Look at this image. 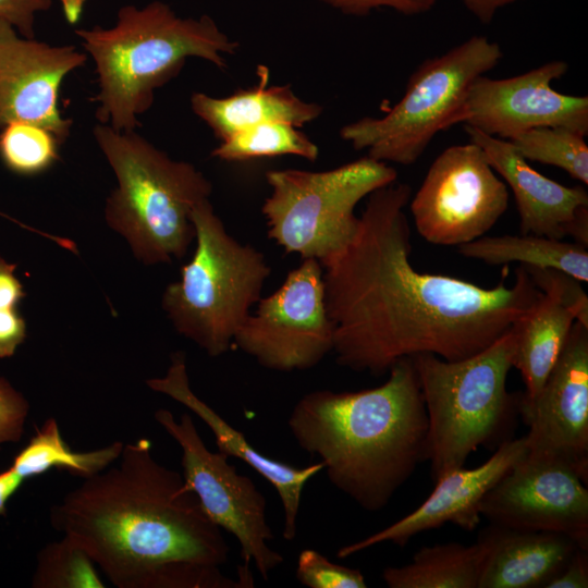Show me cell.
Here are the masks:
<instances>
[{
    "label": "cell",
    "instance_id": "obj_19",
    "mask_svg": "<svg viewBox=\"0 0 588 588\" xmlns=\"http://www.w3.org/2000/svg\"><path fill=\"white\" fill-rule=\"evenodd\" d=\"M522 266V265H520ZM542 292L535 307L513 324L518 369L526 390L524 402L540 392L555 364L575 321L588 327V296L580 281L550 268L523 266Z\"/></svg>",
    "mask_w": 588,
    "mask_h": 588
},
{
    "label": "cell",
    "instance_id": "obj_1",
    "mask_svg": "<svg viewBox=\"0 0 588 588\" xmlns=\"http://www.w3.org/2000/svg\"><path fill=\"white\" fill-rule=\"evenodd\" d=\"M412 188L391 183L367 197L352 241L322 265L335 362L380 377L400 359L432 354L455 362L489 347L537 304L541 291L519 266L507 286L486 289L411 262L404 208Z\"/></svg>",
    "mask_w": 588,
    "mask_h": 588
},
{
    "label": "cell",
    "instance_id": "obj_7",
    "mask_svg": "<svg viewBox=\"0 0 588 588\" xmlns=\"http://www.w3.org/2000/svg\"><path fill=\"white\" fill-rule=\"evenodd\" d=\"M191 220L196 248L180 280L167 286L162 307L179 333L218 357L261 298L271 268L260 250L229 234L209 199L193 208Z\"/></svg>",
    "mask_w": 588,
    "mask_h": 588
},
{
    "label": "cell",
    "instance_id": "obj_18",
    "mask_svg": "<svg viewBox=\"0 0 588 588\" xmlns=\"http://www.w3.org/2000/svg\"><path fill=\"white\" fill-rule=\"evenodd\" d=\"M491 168L511 187L519 213L522 234L563 240L588 246V193L581 185H562L532 169L505 139L465 125Z\"/></svg>",
    "mask_w": 588,
    "mask_h": 588
},
{
    "label": "cell",
    "instance_id": "obj_20",
    "mask_svg": "<svg viewBox=\"0 0 588 588\" xmlns=\"http://www.w3.org/2000/svg\"><path fill=\"white\" fill-rule=\"evenodd\" d=\"M146 383L151 390L170 396L195 413L211 430L219 452L245 462L272 485L283 507L282 536L285 540L293 541L297 534L303 490L309 479L323 470L322 462L297 468L261 454L247 441L243 432L193 392L185 355L182 352L172 355L170 367L163 377L149 379Z\"/></svg>",
    "mask_w": 588,
    "mask_h": 588
},
{
    "label": "cell",
    "instance_id": "obj_31",
    "mask_svg": "<svg viewBox=\"0 0 588 588\" xmlns=\"http://www.w3.org/2000/svg\"><path fill=\"white\" fill-rule=\"evenodd\" d=\"M28 412L29 404L23 394L0 377V446L22 438Z\"/></svg>",
    "mask_w": 588,
    "mask_h": 588
},
{
    "label": "cell",
    "instance_id": "obj_36",
    "mask_svg": "<svg viewBox=\"0 0 588 588\" xmlns=\"http://www.w3.org/2000/svg\"><path fill=\"white\" fill-rule=\"evenodd\" d=\"M16 266L0 257V309H13L25 296L23 285L14 274Z\"/></svg>",
    "mask_w": 588,
    "mask_h": 588
},
{
    "label": "cell",
    "instance_id": "obj_30",
    "mask_svg": "<svg viewBox=\"0 0 588 588\" xmlns=\"http://www.w3.org/2000/svg\"><path fill=\"white\" fill-rule=\"evenodd\" d=\"M296 578L309 588L367 587L359 569L336 564L314 549H305L299 553Z\"/></svg>",
    "mask_w": 588,
    "mask_h": 588
},
{
    "label": "cell",
    "instance_id": "obj_15",
    "mask_svg": "<svg viewBox=\"0 0 588 588\" xmlns=\"http://www.w3.org/2000/svg\"><path fill=\"white\" fill-rule=\"evenodd\" d=\"M491 524L563 534L588 550V489L571 468L526 456L485 495Z\"/></svg>",
    "mask_w": 588,
    "mask_h": 588
},
{
    "label": "cell",
    "instance_id": "obj_21",
    "mask_svg": "<svg viewBox=\"0 0 588 588\" xmlns=\"http://www.w3.org/2000/svg\"><path fill=\"white\" fill-rule=\"evenodd\" d=\"M478 539L485 546L478 588H546L579 548L563 534L494 524Z\"/></svg>",
    "mask_w": 588,
    "mask_h": 588
},
{
    "label": "cell",
    "instance_id": "obj_4",
    "mask_svg": "<svg viewBox=\"0 0 588 588\" xmlns=\"http://www.w3.org/2000/svg\"><path fill=\"white\" fill-rule=\"evenodd\" d=\"M96 65V118L115 131H135L137 117L154 101V91L182 69L189 57L219 69L238 49L208 15L180 17L164 2L122 7L113 26L76 29Z\"/></svg>",
    "mask_w": 588,
    "mask_h": 588
},
{
    "label": "cell",
    "instance_id": "obj_25",
    "mask_svg": "<svg viewBox=\"0 0 588 588\" xmlns=\"http://www.w3.org/2000/svg\"><path fill=\"white\" fill-rule=\"evenodd\" d=\"M123 446V442L115 441L97 450L74 452L63 440L58 421L48 418L40 428H36L35 434L15 455L10 467L25 480L52 468L66 470L84 479L118 461Z\"/></svg>",
    "mask_w": 588,
    "mask_h": 588
},
{
    "label": "cell",
    "instance_id": "obj_22",
    "mask_svg": "<svg viewBox=\"0 0 588 588\" xmlns=\"http://www.w3.org/2000/svg\"><path fill=\"white\" fill-rule=\"evenodd\" d=\"M257 74L256 86L229 97L216 98L204 93L192 95L193 112L212 130L218 139L223 140L264 122L280 121L301 127L322 113L321 106L302 100L290 85L268 86V68L259 65Z\"/></svg>",
    "mask_w": 588,
    "mask_h": 588
},
{
    "label": "cell",
    "instance_id": "obj_17",
    "mask_svg": "<svg viewBox=\"0 0 588 588\" xmlns=\"http://www.w3.org/2000/svg\"><path fill=\"white\" fill-rule=\"evenodd\" d=\"M527 454L525 437L501 442L480 466L457 468L434 481L431 494L415 511L388 527L341 547L336 555L348 558L379 543L404 547L416 535L453 524L471 531L480 523V504L487 492Z\"/></svg>",
    "mask_w": 588,
    "mask_h": 588
},
{
    "label": "cell",
    "instance_id": "obj_29",
    "mask_svg": "<svg viewBox=\"0 0 588 588\" xmlns=\"http://www.w3.org/2000/svg\"><path fill=\"white\" fill-rule=\"evenodd\" d=\"M60 145L56 135L44 126L12 122L0 133V158L12 172L35 175L59 159Z\"/></svg>",
    "mask_w": 588,
    "mask_h": 588
},
{
    "label": "cell",
    "instance_id": "obj_39",
    "mask_svg": "<svg viewBox=\"0 0 588 588\" xmlns=\"http://www.w3.org/2000/svg\"><path fill=\"white\" fill-rule=\"evenodd\" d=\"M66 22L71 25L76 24L84 11L86 0H59Z\"/></svg>",
    "mask_w": 588,
    "mask_h": 588
},
{
    "label": "cell",
    "instance_id": "obj_12",
    "mask_svg": "<svg viewBox=\"0 0 588 588\" xmlns=\"http://www.w3.org/2000/svg\"><path fill=\"white\" fill-rule=\"evenodd\" d=\"M507 205L506 184L469 142L448 147L433 160L409 207L428 243L460 246L487 233Z\"/></svg>",
    "mask_w": 588,
    "mask_h": 588
},
{
    "label": "cell",
    "instance_id": "obj_40",
    "mask_svg": "<svg viewBox=\"0 0 588 588\" xmlns=\"http://www.w3.org/2000/svg\"><path fill=\"white\" fill-rule=\"evenodd\" d=\"M0 215H2V213H0ZM2 216H4V215H2ZM4 217H7V216H4Z\"/></svg>",
    "mask_w": 588,
    "mask_h": 588
},
{
    "label": "cell",
    "instance_id": "obj_24",
    "mask_svg": "<svg viewBox=\"0 0 588 588\" xmlns=\"http://www.w3.org/2000/svg\"><path fill=\"white\" fill-rule=\"evenodd\" d=\"M483 555L479 539L422 547L411 563L385 567L382 579L390 588H478Z\"/></svg>",
    "mask_w": 588,
    "mask_h": 588
},
{
    "label": "cell",
    "instance_id": "obj_13",
    "mask_svg": "<svg viewBox=\"0 0 588 588\" xmlns=\"http://www.w3.org/2000/svg\"><path fill=\"white\" fill-rule=\"evenodd\" d=\"M518 415L527 456L559 463L588 479V327L575 321L538 395Z\"/></svg>",
    "mask_w": 588,
    "mask_h": 588
},
{
    "label": "cell",
    "instance_id": "obj_27",
    "mask_svg": "<svg viewBox=\"0 0 588 588\" xmlns=\"http://www.w3.org/2000/svg\"><path fill=\"white\" fill-rule=\"evenodd\" d=\"M584 137L563 126H540L509 142L527 161L558 167L587 185L588 146Z\"/></svg>",
    "mask_w": 588,
    "mask_h": 588
},
{
    "label": "cell",
    "instance_id": "obj_8",
    "mask_svg": "<svg viewBox=\"0 0 588 588\" xmlns=\"http://www.w3.org/2000/svg\"><path fill=\"white\" fill-rule=\"evenodd\" d=\"M502 56L499 44L475 35L441 56L426 59L387 114L344 125L341 138L356 150L367 149L371 159L413 164L439 132L456 124L471 84L495 68Z\"/></svg>",
    "mask_w": 588,
    "mask_h": 588
},
{
    "label": "cell",
    "instance_id": "obj_26",
    "mask_svg": "<svg viewBox=\"0 0 588 588\" xmlns=\"http://www.w3.org/2000/svg\"><path fill=\"white\" fill-rule=\"evenodd\" d=\"M285 155L315 161L318 158L319 149L293 124L272 121L234 133L221 140L220 145L211 152L212 157L224 161H246Z\"/></svg>",
    "mask_w": 588,
    "mask_h": 588
},
{
    "label": "cell",
    "instance_id": "obj_3",
    "mask_svg": "<svg viewBox=\"0 0 588 588\" xmlns=\"http://www.w3.org/2000/svg\"><path fill=\"white\" fill-rule=\"evenodd\" d=\"M289 429L318 456L329 481L362 509H383L426 461L428 418L411 357L376 388L316 390L294 405Z\"/></svg>",
    "mask_w": 588,
    "mask_h": 588
},
{
    "label": "cell",
    "instance_id": "obj_5",
    "mask_svg": "<svg viewBox=\"0 0 588 588\" xmlns=\"http://www.w3.org/2000/svg\"><path fill=\"white\" fill-rule=\"evenodd\" d=\"M93 133L118 181L107 199L108 224L144 264L184 257L195 238L191 212L209 199L211 183L193 164L171 159L135 131L100 123Z\"/></svg>",
    "mask_w": 588,
    "mask_h": 588
},
{
    "label": "cell",
    "instance_id": "obj_28",
    "mask_svg": "<svg viewBox=\"0 0 588 588\" xmlns=\"http://www.w3.org/2000/svg\"><path fill=\"white\" fill-rule=\"evenodd\" d=\"M34 588H103L95 562L70 537L45 546L37 555Z\"/></svg>",
    "mask_w": 588,
    "mask_h": 588
},
{
    "label": "cell",
    "instance_id": "obj_11",
    "mask_svg": "<svg viewBox=\"0 0 588 588\" xmlns=\"http://www.w3.org/2000/svg\"><path fill=\"white\" fill-rule=\"evenodd\" d=\"M233 343L267 369L290 372L317 366L334 344L320 262L303 259L291 270L273 293L257 302Z\"/></svg>",
    "mask_w": 588,
    "mask_h": 588
},
{
    "label": "cell",
    "instance_id": "obj_16",
    "mask_svg": "<svg viewBox=\"0 0 588 588\" xmlns=\"http://www.w3.org/2000/svg\"><path fill=\"white\" fill-rule=\"evenodd\" d=\"M87 61L74 46H50L19 37L15 27L0 19V127L26 122L51 131L62 144L72 120L58 107L63 78Z\"/></svg>",
    "mask_w": 588,
    "mask_h": 588
},
{
    "label": "cell",
    "instance_id": "obj_32",
    "mask_svg": "<svg viewBox=\"0 0 588 588\" xmlns=\"http://www.w3.org/2000/svg\"><path fill=\"white\" fill-rule=\"evenodd\" d=\"M344 14L363 16L372 10L388 8L404 15H418L433 9L438 0H320Z\"/></svg>",
    "mask_w": 588,
    "mask_h": 588
},
{
    "label": "cell",
    "instance_id": "obj_38",
    "mask_svg": "<svg viewBox=\"0 0 588 588\" xmlns=\"http://www.w3.org/2000/svg\"><path fill=\"white\" fill-rule=\"evenodd\" d=\"M25 481L11 467L0 473V516L7 514V504Z\"/></svg>",
    "mask_w": 588,
    "mask_h": 588
},
{
    "label": "cell",
    "instance_id": "obj_2",
    "mask_svg": "<svg viewBox=\"0 0 588 588\" xmlns=\"http://www.w3.org/2000/svg\"><path fill=\"white\" fill-rule=\"evenodd\" d=\"M119 463L84 478L50 509L52 527L78 543L118 588H252L220 567L229 544L182 474L142 438Z\"/></svg>",
    "mask_w": 588,
    "mask_h": 588
},
{
    "label": "cell",
    "instance_id": "obj_9",
    "mask_svg": "<svg viewBox=\"0 0 588 588\" xmlns=\"http://www.w3.org/2000/svg\"><path fill=\"white\" fill-rule=\"evenodd\" d=\"M396 176L394 168L368 156L326 171H268L271 193L261 208L267 234L285 253L322 266L354 237L357 204Z\"/></svg>",
    "mask_w": 588,
    "mask_h": 588
},
{
    "label": "cell",
    "instance_id": "obj_34",
    "mask_svg": "<svg viewBox=\"0 0 588 588\" xmlns=\"http://www.w3.org/2000/svg\"><path fill=\"white\" fill-rule=\"evenodd\" d=\"M25 338L26 323L16 309H0V358L13 356Z\"/></svg>",
    "mask_w": 588,
    "mask_h": 588
},
{
    "label": "cell",
    "instance_id": "obj_14",
    "mask_svg": "<svg viewBox=\"0 0 588 588\" xmlns=\"http://www.w3.org/2000/svg\"><path fill=\"white\" fill-rule=\"evenodd\" d=\"M567 69L565 61L554 60L509 78L481 75L471 84L456 124L464 122L505 140L540 126H563L586 136L588 97L561 94L551 86Z\"/></svg>",
    "mask_w": 588,
    "mask_h": 588
},
{
    "label": "cell",
    "instance_id": "obj_23",
    "mask_svg": "<svg viewBox=\"0 0 588 588\" xmlns=\"http://www.w3.org/2000/svg\"><path fill=\"white\" fill-rule=\"evenodd\" d=\"M467 258L489 265L519 262L526 267L550 268L588 282L587 248L575 243L532 234L481 236L458 246Z\"/></svg>",
    "mask_w": 588,
    "mask_h": 588
},
{
    "label": "cell",
    "instance_id": "obj_10",
    "mask_svg": "<svg viewBox=\"0 0 588 588\" xmlns=\"http://www.w3.org/2000/svg\"><path fill=\"white\" fill-rule=\"evenodd\" d=\"M155 420L182 450L181 465L185 487L198 498L208 517L235 537L243 566L254 563L262 579L283 563V555L268 542L273 531L266 518V499L253 480L240 475L229 456L211 452L200 438L192 417L160 408Z\"/></svg>",
    "mask_w": 588,
    "mask_h": 588
},
{
    "label": "cell",
    "instance_id": "obj_35",
    "mask_svg": "<svg viewBox=\"0 0 588 588\" xmlns=\"http://www.w3.org/2000/svg\"><path fill=\"white\" fill-rule=\"evenodd\" d=\"M588 550L578 548L561 572L553 577L546 588H587Z\"/></svg>",
    "mask_w": 588,
    "mask_h": 588
},
{
    "label": "cell",
    "instance_id": "obj_33",
    "mask_svg": "<svg viewBox=\"0 0 588 588\" xmlns=\"http://www.w3.org/2000/svg\"><path fill=\"white\" fill-rule=\"evenodd\" d=\"M52 0H0V19L12 24L26 38H34L35 15L47 11Z\"/></svg>",
    "mask_w": 588,
    "mask_h": 588
},
{
    "label": "cell",
    "instance_id": "obj_37",
    "mask_svg": "<svg viewBox=\"0 0 588 588\" xmlns=\"http://www.w3.org/2000/svg\"><path fill=\"white\" fill-rule=\"evenodd\" d=\"M482 24H490L495 13L503 7L519 0H460Z\"/></svg>",
    "mask_w": 588,
    "mask_h": 588
},
{
    "label": "cell",
    "instance_id": "obj_6",
    "mask_svg": "<svg viewBox=\"0 0 588 588\" xmlns=\"http://www.w3.org/2000/svg\"><path fill=\"white\" fill-rule=\"evenodd\" d=\"M513 327L478 354L455 362L432 354L411 357L420 385L428 431L426 461L432 480L464 467L479 446L492 444L518 414L519 393H510Z\"/></svg>",
    "mask_w": 588,
    "mask_h": 588
}]
</instances>
